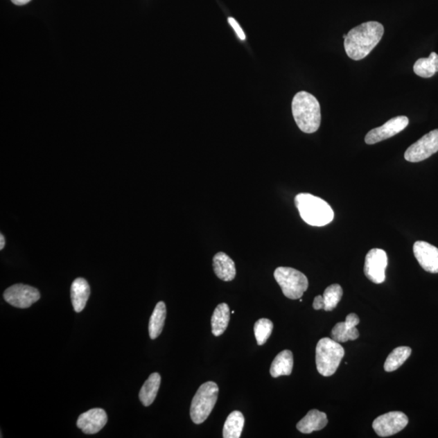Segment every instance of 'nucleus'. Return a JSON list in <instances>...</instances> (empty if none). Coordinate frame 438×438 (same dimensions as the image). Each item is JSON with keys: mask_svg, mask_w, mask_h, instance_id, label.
<instances>
[{"mask_svg": "<svg viewBox=\"0 0 438 438\" xmlns=\"http://www.w3.org/2000/svg\"><path fill=\"white\" fill-rule=\"evenodd\" d=\"M3 298L10 306L27 308L40 299L39 290L25 284H15L3 293Z\"/></svg>", "mask_w": 438, "mask_h": 438, "instance_id": "nucleus-8", "label": "nucleus"}, {"mask_svg": "<svg viewBox=\"0 0 438 438\" xmlns=\"http://www.w3.org/2000/svg\"><path fill=\"white\" fill-rule=\"evenodd\" d=\"M274 275L284 296L288 299H301L308 288L306 276L296 269L279 268Z\"/></svg>", "mask_w": 438, "mask_h": 438, "instance_id": "nucleus-6", "label": "nucleus"}, {"mask_svg": "<svg viewBox=\"0 0 438 438\" xmlns=\"http://www.w3.org/2000/svg\"><path fill=\"white\" fill-rule=\"evenodd\" d=\"M245 426V417L239 411L232 412L227 418L223 427L225 438H239Z\"/></svg>", "mask_w": 438, "mask_h": 438, "instance_id": "nucleus-22", "label": "nucleus"}, {"mask_svg": "<svg viewBox=\"0 0 438 438\" xmlns=\"http://www.w3.org/2000/svg\"><path fill=\"white\" fill-rule=\"evenodd\" d=\"M414 255L421 268L432 274L438 273V249L425 241H417L413 245Z\"/></svg>", "mask_w": 438, "mask_h": 438, "instance_id": "nucleus-12", "label": "nucleus"}, {"mask_svg": "<svg viewBox=\"0 0 438 438\" xmlns=\"http://www.w3.org/2000/svg\"><path fill=\"white\" fill-rule=\"evenodd\" d=\"M292 114L299 130L306 133H313L321 125L320 103L311 94L301 91L295 95L292 100Z\"/></svg>", "mask_w": 438, "mask_h": 438, "instance_id": "nucleus-2", "label": "nucleus"}, {"mask_svg": "<svg viewBox=\"0 0 438 438\" xmlns=\"http://www.w3.org/2000/svg\"><path fill=\"white\" fill-rule=\"evenodd\" d=\"M360 323V318L355 313L347 316L344 322L337 323L331 331V339L338 342H346L358 339L360 334L356 326Z\"/></svg>", "mask_w": 438, "mask_h": 438, "instance_id": "nucleus-14", "label": "nucleus"}, {"mask_svg": "<svg viewBox=\"0 0 438 438\" xmlns=\"http://www.w3.org/2000/svg\"><path fill=\"white\" fill-rule=\"evenodd\" d=\"M384 35V26L378 21H368L356 26L347 33L344 47L347 56L360 60L369 55Z\"/></svg>", "mask_w": 438, "mask_h": 438, "instance_id": "nucleus-1", "label": "nucleus"}, {"mask_svg": "<svg viewBox=\"0 0 438 438\" xmlns=\"http://www.w3.org/2000/svg\"><path fill=\"white\" fill-rule=\"evenodd\" d=\"M344 295V290L340 284H333L328 286L323 294L324 310L332 311L337 307Z\"/></svg>", "mask_w": 438, "mask_h": 438, "instance_id": "nucleus-25", "label": "nucleus"}, {"mask_svg": "<svg viewBox=\"0 0 438 438\" xmlns=\"http://www.w3.org/2000/svg\"><path fill=\"white\" fill-rule=\"evenodd\" d=\"M409 120L407 116H400L388 121L383 126L374 128L369 131L365 138L366 144L374 145L376 143L389 139L405 130Z\"/></svg>", "mask_w": 438, "mask_h": 438, "instance_id": "nucleus-11", "label": "nucleus"}, {"mask_svg": "<svg viewBox=\"0 0 438 438\" xmlns=\"http://www.w3.org/2000/svg\"><path fill=\"white\" fill-rule=\"evenodd\" d=\"M213 268L217 277L225 282H229L236 277V270L234 261L225 252H219L213 256Z\"/></svg>", "mask_w": 438, "mask_h": 438, "instance_id": "nucleus-15", "label": "nucleus"}, {"mask_svg": "<svg viewBox=\"0 0 438 438\" xmlns=\"http://www.w3.org/2000/svg\"><path fill=\"white\" fill-rule=\"evenodd\" d=\"M31 0H12V2L16 6H25V4L30 2Z\"/></svg>", "mask_w": 438, "mask_h": 438, "instance_id": "nucleus-29", "label": "nucleus"}, {"mask_svg": "<svg viewBox=\"0 0 438 438\" xmlns=\"http://www.w3.org/2000/svg\"><path fill=\"white\" fill-rule=\"evenodd\" d=\"M274 325L269 319L261 318L254 325V335L258 344L261 346L265 344L271 334H272Z\"/></svg>", "mask_w": 438, "mask_h": 438, "instance_id": "nucleus-26", "label": "nucleus"}, {"mask_svg": "<svg viewBox=\"0 0 438 438\" xmlns=\"http://www.w3.org/2000/svg\"><path fill=\"white\" fill-rule=\"evenodd\" d=\"M293 369V354L289 350L281 351L275 357L270 366V373L273 378L292 374Z\"/></svg>", "mask_w": 438, "mask_h": 438, "instance_id": "nucleus-18", "label": "nucleus"}, {"mask_svg": "<svg viewBox=\"0 0 438 438\" xmlns=\"http://www.w3.org/2000/svg\"><path fill=\"white\" fill-rule=\"evenodd\" d=\"M328 423L326 414L313 409L309 411L306 417L297 423V430L308 435L314 431L322 430Z\"/></svg>", "mask_w": 438, "mask_h": 438, "instance_id": "nucleus-17", "label": "nucleus"}, {"mask_svg": "<svg viewBox=\"0 0 438 438\" xmlns=\"http://www.w3.org/2000/svg\"><path fill=\"white\" fill-rule=\"evenodd\" d=\"M107 415L102 408H93L78 418L77 426L85 435H95L101 431L107 423Z\"/></svg>", "mask_w": 438, "mask_h": 438, "instance_id": "nucleus-13", "label": "nucleus"}, {"mask_svg": "<svg viewBox=\"0 0 438 438\" xmlns=\"http://www.w3.org/2000/svg\"><path fill=\"white\" fill-rule=\"evenodd\" d=\"M345 351L340 342L323 338L319 340L316 347V365L318 373L324 377L335 374L344 358Z\"/></svg>", "mask_w": 438, "mask_h": 438, "instance_id": "nucleus-4", "label": "nucleus"}, {"mask_svg": "<svg viewBox=\"0 0 438 438\" xmlns=\"http://www.w3.org/2000/svg\"><path fill=\"white\" fill-rule=\"evenodd\" d=\"M413 70L419 77L432 78L438 71V55L432 52L428 58L419 59L414 64Z\"/></svg>", "mask_w": 438, "mask_h": 438, "instance_id": "nucleus-23", "label": "nucleus"}, {"mask_svg": "<svg viewBox=\"0 0 438 438\" xmlns=\"http://www.w3.org/2000/svg\"><path fill=\"white\" fill-rule=\"evenodd\" d=\"M228 22H229L231 26L234 28V30L236 33L237 36L240 37V40L243 41L245 40V33L243 31L239 23H238L233 17L228 18Z\"/></svg>", "mask_w": 438, "mask_h": 438, "instance_id": "nucleus-27", "label": "nucleus"}, {"mask_svg": "<svg viewBox=\"0 0 438 438\" xmlns=\"http://www.w3.org/2000/svg\"><path fill=\"white\" fill-rule=\"evenodd\" d=\"M412 354L409 347H398L390 353L384 364L385 372H393L404 364Z\"/></svg>", "mask_w": 438, "mask_h": 438, "instance_id": "nucleus-24", "label": "nucleus"}, {"mask_svg": "<svg viewBox=\"0 0 438 438\" xmlns=\"http://www.w3.org/2000/svg\"><path fill=\"white\" fill-rule=\"evenodd\" d=\"M166 317V304L163 301L157 304L150 319L149 334L151 340H155L160 335L165 324Z\"/></svg>", "mask_w": 438, "mask_h": 438, "instance_id": "nucleus-21", "label": "nucleus"}, {"mask_svg": "<svg viewBox=\"0 0 438 438\" xmlns=\"http://www.w3.org/2000/svg\"><path fill=\"white\" fill-rule=\"evenodd\" d=\"M4 245H6V239L3 234L0 235V249L3 250Z\"/></svg>", "mask_w": 438, "mask_h": 438, "instance_id": "nucleus-30", "label": "nucleus"}, {"mask_svg": "<svg viewBox=\"0 0 438 438\" xmlns=\"http://www.w3.org/2000/svg\"><path fill=\"white\" fill-rule=\"evenodd\" d=\"M295 203L303 220L313 227H323L334 219L335 213L330 204L310 193H299Z\"/></svg>", "mask_w": 438, "mask_h": 438, "instance_id": "nucleus-3", "label": "nucleus"}, {"mask_svg": "<svg viewBox=\"0 0 438 438\" xmlns=\"http://www.w3.org/2000/svg\"><path fill=\"white\" fill-rule=\"evenodd\" d=\"M388 265L387 252L383 249H374L366 255L364 272L366 277L376 284L385 282V269Z\"/></svg>", "mask_w": 438, "mask_h": 438, "instance_id": "nucleus-9", "label": "nucleus"}, {"mask_svg": "<svg viewBox=\"0 0 438 438\" xmlns=\"http://www.w3.org/2000/svg\"><path fill=\"white\" fill-rule=\"evenodd\" d=\"M230 308L227 304H218L211 318L212 333L214 336L218 337L227 330L230 321Z\"/></svg>", "mask_w": 438, "mask_h": 438, "instance_id": "nucleus-19", "label": "nucleus"}, {"mask_svg": "<svg viewBox=\"0 0 438 438\" xmlns=\"http://www.w3.org/2000/svg\"><path fill=\"white\" fill-rule=\"evenodd\" d=\"M89 295L90 288L87 280L78 278L73 281L71 287V299L75 312L80 313L84 310Z\"/></svg>", "mask_w": 438, "mask_h": 438, "instance_id": "nucleus-16", "label": "nucleus"}, {"mask_svg": "<svg viewBox=\"0 0 438 438\" xmlns=\"http://www.w3.org/2000/svg\"><path fill=\"white\" fill-rule=\"evenodd\" d=\"M313 307L316 310H320V309H324L325 307V304H324V299L322 296H317L314 299Z\"/></svg>", "mask_w": 438, "mask_h": 438, "instance_id": "nucleus-28", "label": "nucleus"}, {"mask_svg": "<svg viewBox=\"0 0 438 438\" xmlns=\"http://www.w3.org/2000/svg\"><path fill=\"white\" fill-rule=\"evenodd\" d=\"M161 384V376L158 373L152 374L142 385L139 398L143 405L149 407L154 403L158 394Z\"/></svg>", "mask_w": 438, "mask_h": 438, "instance_id": "nucleus-20", "label": "nucleus"}, {"mask_svg": "<svg viewBox=\"0 0 438 438\" xmlns=\"http://www.w3.org/2000/svg\"><path fill=\"white\" fill-rule=\"evenodd\" d=\"M408 418L401 412H390L378 417L373 423V428L379 437H387L396 435L408 426Z\"/></svg>", "mask_w": 438, "mask_h": 438, "instance_id": "nucleus-10", "label": "nucleus"}, {"mask_svg": "<svg viewBox=\"0 0 438 438\" xmlns=\"http://www.w3.org/2000/svg\"><path fill=\"white\" fill-rule=\"evenodd\" d=\"M438 151V130H432L414 143L406 150L404 158L411 163L426 160Z\"/></svg>", "mask_w": 438, "mask_h": 438, "instance_id": "nucleus-7", "label": "nucleus"}, {"mask_svg": "<svg viewBox=\"0 0 438 438\" xmlns=\"http://www.w3.org/2000/svg\"><path fill=\"white\" fill-rule=\"evenodd\" d=\"M218 392V385L213 382H207L199 387L190 408V417L193 423L200 425L206 421L216 406Z\"/></svg>", "mask_w": 438, "mask_h": 438, "instance_id": "nucleus-5", "label": "nucleus"}]
</instances>
